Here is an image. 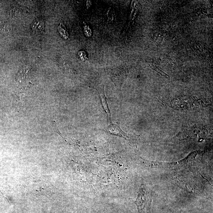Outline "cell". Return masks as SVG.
Wrapping results in <instances>:
<instances>
[{"label":"cell","instance_id":"1","mask_svg":"<svg viewBox=\"0 0 213 213\" xmlns=\"http://www.w3.org/2000/svg\"><path fill=\"white\" fill-rule=\"evenodd\" d=\"M103 130L108 134L124 139L131 145V141L130 137L133 135L127 134L123 131L121 128L119 122H117L116 124H111Z\"/></svg>","mask_w":213,"mask_h":213},{"label":"cell","instance_id":"3","mask_svg":"<svg viewBox=\"0 0 213 213\" xmlns=\"http://www.w3.org/2000/svg\"><path fill=\"white\" fill-rule=\"evenodd\" d=\"M45 23L42 19H36L32 24V28L37 32H42L44 29Z\"/></svg>","mask_w":213,"mask_h":213},{"label":"cell","instance_id":"4","mask_svg":"<svg viewBox=\"0 0 213 213\" xmlns=\"http://www.w3.org/2000/svg\"><path fill=\"white\" fill-rule=\"evenodd\" d=\"M100 96L101 104H102L104 111L106 112L108 117L109 118L110 120H111L110 111L109 107H108V102H107V99L105 94H104V93H103V94H100Z\"/></svg>","mask_w":213,"mask_h":213},{"label":"cell","instance_id":"6","mask_svg":"<svg viewBox=\"0 0 213 213\" xmlns=\"http://www.w3.org/2000/svg\"><path fill=\"white\" fill-rule=\"evenodd\" d=\"M11 30V26L7 24L0 25V32H6Z\"/></svg>","mask_w":213,"mask_h":213},{"label":"cell","instance_id":"2","mask_svg":"<svg viewBox=\"0 0 213 213\" xmlns=\"http://www.w3.org/2000/svg\"><path fill=\"white\" fill-rule=\"evenodd\" d=\"M149 193L146 189L145 186L142 185L139 189L135 204L138 209L139 213H143L147 204L149 202Z\"/></svg>","mask_w":213,"mask_h":213},{"label":"cell","instance_id":"5","mask_svg":"<svg viewBox=\"0 0 213 213\" xmlns=\"http://www.w3.org/2000/svg\"><path fill=\"white\" fill-rule=\"evenodd\" d=\"M58 29L60 36L62 37L63 39L65 40L68 39L69 37L68 33L63 23H60V25L58 27Z\"/></svg>","mask_w":213,"mask_h":213}]
</instances>
